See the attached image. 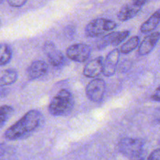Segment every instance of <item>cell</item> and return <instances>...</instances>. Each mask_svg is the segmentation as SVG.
<instances>
[{
	"instance_id": "7402d4cb",
	"label": "cell",
	"mask_w": 160,
	"mask_h": 160,
	"mask_svg": "<svg viewBox=\"0 0 160 160\" xmlns=\"http://www.w3.org/2000/svg\"><path fill=\"white\" fill-rule=\"evenodd\" d=\"M130 160H145V156H144L143 153H142V154L139 155V156L131 158V159H130Z\"/></svg>"
},
{
	"instance_id": "30bf717a",
	"label": "cell",
	"mask_w": 160,
	"mask_h": 160,
	"mask_svg": "<svg viewBox=\"0 0 160 160\" xmlns=\"http://www.w3.org/2000/svg\"><path fill=\"white\" fill-rule=\"evenodd\" d=\"M120 51L118 48L112 50L106 56L104 60L103 74L106 77H112L115 74L118 65Z\"/></svg>"
},
{
	"instance_id": "4fadbf2b",
	"label": "cell",
	"mask_w": 160,
	"mask_h": 160,
	"mask_svg": "<svg viewBox=\"0 0 160 160\" xmlns=\"http://www.w3.org/2000/svg\"><path fill=\"white\" fill-rule=\"evenodd\" d=\"M48 69V64L42 60H35L30 64L27 69V76L28 79L33 80L40 78L47 73Z\"/></svg>"
},
{
	"instance_id": "7c38bea8",
	"label": "cell",
	"mask_w": 160,
	"mask_h": 160,
	"mask_svg": "<svg viewBox=\"0 0 160 160\" xmlns=\"http://www.w3.org/2000/svg\"><path fill=\"white\" fill-rule=\"evenodd\" d=\"M160 39V32L156 31L147 35L144 38L138 47V54L140 56H146L149 54Z\"/></svg>"
},
{
	"instance_id": "9a60e30c",
	"label": "cell",
	"mask_w": 160,
	"mask_h": 160,
	"mask_svg": "<svg viewBox=\"0 0 160 160\" xmlns=\"http://www.w3.org/2000/svg\"><path fill=\"white\" fill-rule=\"evenodd\" d=\"M17 78H18L17 72L13 69L3 70L1 73V78H0V85L2 88H3L4 86L14 84L17 81Z\"/></svg>"
},
{
	"instance_id": "e0dca14e",
	"label": "cell",
	"mask_w": 160,
	"mask_h": 160,
	"mask_svg": "<svg viewBox=\"0 0 160 160\" xmlns=\"http://www.w3.org/2000/svg\"><path fill=\"white\" fill-rule=\"evenodd\" d=\"M1 57H0V63L1 66H4L9 63V61L12 59V51L11 48L7 44H1Z\"/></svg>"
},
{
	"instance_id": "603a6c76",
	"label": "cell",
	"mask_w": 160,
	"mask_h": 160,
	"mask_svg": "<svg viewBox=\"0 0 160 160\" xmlns=\"http://www.w3.org/2000/svg\"><path fill=\"white\" fill-rule=\"evenodd\" d=\"M159 124H160V118H159Z\"/></svg>"
},
{
	"instance_id": "2e32d148",
	"label": "cell",
	"mask_w": 160,
	"mask_h": 160,
	"mask_svg": "<svg viewBox=\"0 0 160 160\" xmlns=\"http://www.w3.org/2000/svg\"><path fill=\"white\" fill-rule=\"evenodd\" d=\"M139 42H140V38H139L138 36H133L121 45L120 48V52L123 53V54H128V53L131 52L140 45Z\"/></svg>"
},
{
	"instance_id": "52a82bcc",
	"label": "cell",
	"mask_w": 160,
	"mask_h": 160,
	"mask_svg": "<svg viewBox=\"0 0 160 160\" xmlns=\"http://www.w3.org/2000/svg\"><path fill=\"white\" fill-rule=\"evenodd\" d=\"M148 2L147 1L142 0H134L128 2L123 5L117 14V17L120 21H127L134 18L141 11L144 6Z\"/></svg>"
},
{
	"instance_id": "d6986e66",
	"label": "cell",
	"mask_w": 160,
	"mask_h": 160,
	"mask_svg": "<svg viewBox=\"0 0 160 160\" xmlns=\"http://www.w3.org/2000/svg\"><path fill=\"white\" fill-rule=\"evenodd\" d=\"M27 0H9L8 4L12 7H21L27 3Z\"/></svg>"
},
{
	"instance_id": "8992f818",
	"label": "cell",
	"mask_w": 160,
	"mask_h": 160,
	"mask_svg": "<svg viewBox=\"0 0 160 160\" xmlns=\"http://www.w3.org/2000/svg\"><path fill=\"white\" fill-rule=\"evenodd\" d=\"M130 35V31H122L111 32L102 38L98 39L95 42V46L97 49H103L109 45L117 46L123 42Z\"/></svg>"
},
{
	"instance_id": "7a4b0ae2",
	"label": "cell",
	"mask_w": 160,
	"mask_h": 160,
	"mask_svg": "<svg viewBox=\"0 0 160 160\" xmlns=\"http://www.w3.org/2000/svg\"><path fill=\"white\" fill-rule=\"evenodd\" d=\"M74 106V98L67 89H61L48 105V112L54 117H62L70 113Z\"/></svg>"
},
{
	"instance_id": "ffe728a7",
	"label": "cell",
	"mask_w": 160,
	"mask_h": 160,
	"mask_svg": "<svg viewBox=\"0 0 160 160\" xmlns=\"http://www.w3.org/2000/svg\"><path fill=\"white\" fill-rule=\"evenodd\" d=\"M147 160H160V148L152 152Z\"/></svg>"
},
{
	"instance_id": "ac0fdd59",
	"label": "cell",
	"mask_w": 160,
	"mask_h": 160,
	"mask_svg": "<svg viewBox=\"0 0 160 160\" xmlns=\"http://www.w3.org/2000/svg\"><path fill=\"white\" fill-rule=\"evenodd\" d=\"M0 112H1V117H0V125L2 128L4 126L5 123L9 119V117L12 115L14 112L13 108L11 106H8V105H3L1 106L0 109Z\"/></svg>"
},
{
	"instance_id": "9c48e42d",
	"label": "cell",
	"mask_w": 160,
	"mask_h": 160,
	"mask_svg": "<svg viewBox=\"0 0 160 160\" xmlns=\"http://www.w3.org/2000/svg\"><path fill=\"white\" fill-rule=\"evenodd\" d=\"M43 52L48 57L50 63L55 67H61L65 62V58L60 50L56 48L52 42H45L43 45Z\"/></svg>"
},
{
	"instance_id": "8fae6325",
	"label": "cell",
	"mask_w": 160,
	"mask_h": 160,
	"mask_svg": "<svg viewBox=\"0 0 160 160\" xmlns=\"http://www.w3.org/2000/svg\"><path fill=\"white\" fill-rule=\"evenodd\" d=\"M103 68H104L103 58L102 56H98L86 63L84 67L83 73L86 78H95L103 73Z\"/></svg>"
},
{
	"instance_id": "3957f363",
	"label": "cell",
	"mask_w": 160,
	"mask_h": 160,
	"mask_svg": "<svg viewBox=\"0 0 160 160\" xmlns=\"http://www.w3.org/2000/svg\"><path fill=\"white\" fill-rule=\"evenodd\" d=\"M117 26L113 20L106 18H97L91 20L85 28V35L89 38L98 37L105 32L112 31Z\"/></svg>"
},
{
	"instance_id": "5bb4252c",
	"label": "cell",
	"mask_w": 160,
	"mask_h": 160,
	"mask_svg": "<svg viewBox=\"0 0 160 160\" xmlns=\"http://www.w3.org/2000/svg\"><path fill=\"white\" fill-rule=\"evenodd\" d=\"M160 23V9L156 10L146 21L144 22L140 28L142 33H150L154 31Z\"/></svg>"
},
{
	"instance_id": "5b68a950",
	"label": "cell",
	"mask_w": 160,
	"mask_h": 160,
	"mask_svg": "<svg viewBox=\"0 0 160 160\" xmlns=\"http://www.w3.org/2000/svg\"><path fill=\"white\" fill-rule=\"evenodd\" d=\"M92 52L89 45L84 43H77L67 48V56L71 60L78 62H84L88 60Z\"/></svg>"
},
{
	"instance_id": "6da1fadb",
	"label": "cell",
	"mask_w": 160,
	"mask_h": 160,
	"mask_svg": "<svg viewBox=\"0 0 160 160\" xmlns=\"http://www.w3.org/2000/svg\"><path fill=\"white\" fill-rule=\"evenodd\" d=\"M41 120L42 115L39 111L35 109L28 111L18 121L6 130L4 134L5 138L9 141L25 138L38 128Z\"/></svg>"
},
{
	"instance_id": "277c9868",
	"label": "cell",
	"mask_w": 160,
	"mask_h": 160,
	"mask_svg": "<svg viewBox=\"0 0 160 160\" xmlns=\"http://www.w3.org/2000/svg\"><path fill=\"white\" fill-rule=\"evenodd\" d=\"M143 140L134 138H124L119 142V152L126 157L131 159L143 153Z\"/></svg>"
},
{
	"instance_id": "44dd1931",
	"label": "cell",
	"mask_w": 160,
	"mask_h": 160,
	"mask_svg": "<svg viewBox=\"0 0 160 160\" xmlns=\"http://www.w3.org/2000/svg\"><path fill=\"white\" fill-rule=\"evenodd\" d=\"M151 99L155 102H160V85L152 93L151 96Z\"/></svg>"
},
{
	"instance_id": "ba28073f",
	"label": "cell",
	"mask_w": 160,
	"mask_h": 160,
	"mask_svg": "<svg viewBox=\"0 0 160 160\" xmlns=\"http://www.w3.org/2000/svg\"><path fill=\"white\" fill-rule=\"evenodd\" d=\"M106 83L104 80L95 78L88 84L86 87V95L93 102H99L104 96Z\"/></svg>"
}]
</instances>
